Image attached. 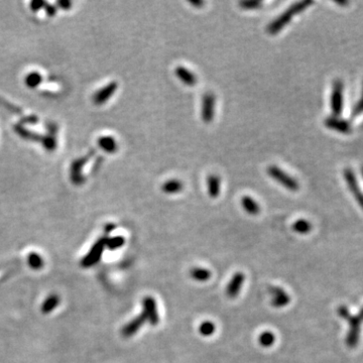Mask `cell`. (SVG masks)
Listing matches in <instances>:
<instances>
[{"mask_svg": "<svg viewBox=\"0 0 363 363\" xmlns=\"http://www.w3.org/2000/svg\"><path fill=\"white\" fill-rule=\"evenodd\" d=\"M114 228H115V225H112V224H109V225L105 226V230H106L107 233H109L110 231H112Z\"/></svg>", "mask_w": 363, "mask_h": 363, "instance_id": "e575fe53", "label": "cell"}, {"mask_svg": "<svg viewBox=\"0 0 363 363\" xmlns=\"http://www.w3.org/2000/svg\"><path fill=\"white\" fill-rule=\"evenodd\" d=\"M324 123L326 127H328L329 129H332V131L334 132L339 133V134L348 135L352 132L351 123L341 117H337V116L332 115L330 117H327Z\"/></svg>", "mask_w": 363, "mask_h": 363, "instance_id": "ba28073f", "label": "cell"}, {"mask_svg": "<svg viewBox=\"0 0 363 363\" xmlns=\"http://www.w3.org/2000/svg\"><path fill=\"white\" fill-rule=\"evenodd\" d=\"M268 174L274 181H276L278 184H280L282 187H284V188L290 190V191L296 192L300 189V185L297 182V180L294 179L289 174H287L286 172H283L277 166H270L268 168Z\"/></svg>", "mask_w": 363, "mask_h": 363, "instance_id": "3957f363", "label": "cell"}, {"mask_svg": "<svg viewBox=\"0 0 363 363\" xmlns=\"http://www.w3.org/2000/svg\"><path fill=\"white\" fill-rule=\"evenodd\" d=\"M190 274L194 279L198 281H206V280H208L211 276V272L209 271H207L205 269H199V268L191 270Z\"/></svg>", "mask_w": 363, "mask_h": 363, "instance_id": "7402d4cb", "label": "cell"}, {"mask_svg": "<svg viewBox=\"0 0 363 363\" xmlns=\"http://www.w3.org/2000/svg\"><path fill=\"white\" fill-rule=\"evenodd\" d=\"M344 180L346 182V184H347L351 194L356 199L358 205L360 206V208L363 211V192L361 191L360 186L358 184V181L356 179V176H355V174L353 173V171L351 169H345V171H344Z\"/></svg>", "mask_w": 363, "mask_h": 363, "instance_id": "52a82bcc", "label": "cell"}, {"mask_svg": "<svg viewBox=\"0 0 363 363\" xmlns=\"http://www.w3.org/2000/svg\"><path fill=\"white\" fill-rule=\"evenodd\" d=\"M336 3H338V4H340V5H347V4H348V2H347V1H337Z\"/></svg>", "mask_w": 363, "mask_h": 363, "instance_id": "d590c367", "label": "cell"}, {"mask_svg": "<svg viewBox=\"0 0 363 363\" xmlns=\"http://www.w3.org/2000/svg\"><path fill=\"white\" fill-rule=\"evenodd\" d=\"M87 162V158H84L82 160H77L72 164L71 167V179L74 182L75 184H81L83 183V177L81 175L82 173V169L84 167V165Z\"/></svg>", "mask_w": 363, "mask_h": 363, "instance_id": "2e32d148", "label": "cell"}, {"mask_svg": "<svg viewBox=\"0 0 363 363\" xmlns=\"http://www.w3.org/2000/svg\"><path fill=\"white\" fill-rule=\"evenodd\" d=\"M42 80H43L42 76L38 72H34L29 74L27 78H25V83H27V85L30 88H36L41 84Z\"/></svg>", "mask_w": 363, "mask_h": 363, "instance_id": "603a6c76", "label": "cell"}, {"mask_svg": "<svg viewBox=\"0 0 363 363\" xmlns=\"http://www.w3.org/2000/svg\"><path fill=\"white\" fill-rule=\"evenodd\" d=\"M361 174H362V177H363V167H362V169H361Z\"/></svg>", "mask_w": 363, "mask_h": 363, "instance_id": "8d00e7d4", "label": "cell"}, {"mask_svg": "<svg viewBox=\"0 0 363 363\" xmlns=\"http://www.w3.org/2000/svg\"><path fill=\"white\" fill-rule=\"evenodd\" d=\"M215 331V325L210 321L203 322L199 327V332L203 336H210Z\"/></svg>", "mask_w": 363, "mask_h": 363, "instance_id": "484cf974", "label": "cell"}, {"mask_svg": "<svg viewBox=\"0 0 363 363\" xmlns=\"http://www.w3.org/2000/svg\"><path fill=\"white\" fill-rule=\"evenodd\" d=\"M343 90L344 84L342 80L337 79L333 83L331 98H330V108L333 116L340 117L343 110Z\"/></svg>", "mask_w": 363, "mask_h": 363, "instance_id": "277c9868", "label": "cell"}, {"mask_svg": "<svg viewBox=\"0 0 363 363\" xmlns=\"http://www.w3.org/2000/svg\"><path fill=\"white\" fill-rule=\"evenodd\" d=\"M145 321H146L145 315L143 313L140 314L138 317L135 318L132 322H129L127 325L124 326V328L122 329V335L124 337H131L135 335L140 329V327L145 323Z\"/></svg>", "mask_w": 363, "mask_h": 363, "instance_id": "4fadbf2b", "label": "cell"}, {"mask_svg": "<svg viewBox=\"0 0 363 363\" xmlns=\"http://www.w3.org/2000/svg\"><path fill=\"white\" fill-rule=\"evenodd\" d=\"M44 5H45V2H43V1H34V2L31 4L32 9H33V10H35V11L39 10V9H40L42 6H44Z\"/></svg>", "mask_w": 363, "mask_h": 363, "instance_id": "4dcf8cb0", "label": "cell"}, {"mask_svg": "<svg viewBox=\"0 0 363 363\" xmlns=\"http://www.w3.org/2000/svg\"><path fill=\"white\" fill-rule=\"evenodd\" d=\"M270 292L273 296L272 305L275 308H281V307L287 306L291 301L290 297L283 292V290L279 288H271Z\"/></svg>", "mask_w": 363, "mask_h": 363, "instance_id": "5bb4252c", "label": "cell"}, {"mask_svg": "<svg viewBox=\"0 0 363 363\" xmlns=\"http://www.w3.org/2000/svg\"><path fill=\"white\" fill-rule=\"evenodd\" d=\"M191 5H193V6H195V7H201V6H203L204 4H205V2H203V1H190L189 2Z\"/></svg>", "mask_w": 363, "mask_h": 363, "instance_id": "d6a6232c", "label": "cell"}, {"mask_svg": "<svg viewBox=\"0 0 363 363\" xmlns=\"http://www.w3.org/2000/svg\"><path fill=\"white\" fill-rule=\"evenodd\" d=\"M362 113H363V84H362V92H361L360 99L356 103V105L353 107L351 115H352V117H356V116H358Z\"/></svg>", "mask_w": 363, "mask_h": 363, "instance_id": "f1b7e54d", "label": "cell"}, {"mask_svg": "<svg viewBox=\"0 0 363 363\" xmlns=\"http://www.w3.org/2000/svg\"><path fill=\"white\" fill-rule=\"evenodd\" d=\"M293 229L294 231L301 233V234H307V233L312 230V224H311V222H309L308 220L300 219L294 223Z\"/></svg>", "mask_w": 363, "mask_h": 363, "instance_id": "44dd1931", "label": "cell"}, {"mask_svg": "<svg viewBox=\"0 0 363 363\" xmlns=\"http://www.w3.org/2000/svg\"><path fill=\"white\" fill-rule=\"evenodd\" d=\"M146 320L149 321V323L153 326L158 325L159 323V314H158V309H157V303H155L154 299L151 297H146L143 299V312H142Z\"/></svg>", "mask_w": 363, "mask_h": 363, "instance_id": "9c48e42d", "label": "cell"}, {"mask_svg": "<svg viewBox=\"0 0 363 363\" xmlns=\"http://www.w3.org/2000/svg\"><path fill=\"white\" fill-rule=\"evenodd\" d=\"M338 314L340 317H342L343 319L347 320L350 324V328H349V333L347 335V339H346V343L348 344L349 347L353 348L357 345L358 340H359V334H360V326L361 323L363 321V309L361 310V312L358 314V316L352 317L350 316L348 310L346 307L341 306L338 309Z\"/></svg>", "mask_w": 363, "mask_h": 363, "instance_id": "7a4b0ae2", "label": "cell"}, {"mask_svg": "<svg viewBox=\"0 0 363 363\" xmlns=\"http://www.w3.org/2000/svg\"><path fill=\"white\" fill-rule=\"evenodd\" d=\"M123 244H124V238L121 237V236H116V237H113V238H108L107 239V242H106V246L109 249H111V250H114L116 248H119Z\"/></svg>", "mask_w": 363, "mask_h": 363, "instance_id": "83f0119b", "label": "cell"}, {"mask_svg": "<svg viewBox=\"0 0 363 363\" xmlns=\"http://www.w3.org/2000/svg\"><path fill=\"white\" fill-rule=\"evenodd\" d=\"M107 239L108 238L105 236L102 237L93 245L89 253L83 258V261L81 263L83 268H90L100 261V257L103 253V250H104V247L106 246Z\"/></svg>", "mask_w": 363, "mask_h": 363, "instance_id": "8992f818", "label": "cell"}, {"mask_svg": "<svg viewBox=\"0 0 363 363\" xmlns=\"http://www.w3.org/2000/svg\"><path fill=\"white\" fill-rule=\"evenodd\" d=\"M275 341V337L272 332H264L261 336H259V343H261L265 347L272 346Z\"/></svg>", "mask_w": 363, "mask_h": 363, "instance_id": "cb8c5ba5", "label": "cell"}, {"mask_svg": "<svg viewBox=\"0 0 363 363\" xmlns=\"http://www.w3.org/2000/svg\"><path fill=\"white\" fill-rule=\"evenodd\" d=\"M262 1H241L238 3V5L241 7V9L244 10H254L259 9L263 6Z\"/></svg>", "mask_w": 363, "mask_h": 363, "instance_id": "4316f807", "label": "cell"}, {"mask_svg": "<svg viewBox=\"0 0 363 363\" xmlns=\"http://www.w3.org/2000/svg\"><path fill=\"white\" fill-rule=\"evenodd\" d=\"M175 74L176 76L179 78V79L182 81V83H184L187 86H195L198 82L197 76L191 72L189 69L183 67V66H179L175 69Z\"/></svg>", "mask_w": 363, "mask_h": 363, "instance_id": "8fae6325", "label": "cell"}, {"mask_svg": "<svg viewBox=\"0 0 363 363\" xmlns=\"http://www.w3.org/2000/svg\"><path fill=\"white\" fill-rule=\"evenodd\" d=\"M241 205L244 210L250 215H257L259 211H261V206L256 203V201L253 198L249 196H244L241 199Z\"/></svg>", "mask_w": 363, "mask_h": 363, "instance_id": "e0dca14e", "label": "cell"}, {"mask_svg": "<svg viewBox=\"0 0 363 363\" xmlns=\"http://www.w3.org/2000/svg\"><path fill=\"white\" fill-rule=\"evenodd\" d=\"M116 90H117V83L116 82L109 83L107 86L103 87L94 95L93 98L94 103L97 105H101L103 103L107 102L111 98V96L116 92Z\"/></svg>", "mask_w": 363, "mask_h": 363, "instance_id": "30bf717a", "label": "cell"}, {"mask_svg": "<svg viewBox=\"0 0 363 363\" xmlns=\"http://www.w3.org/2000/svg\"><path fill=\"white\" fill-rule=\"evenodd\" d=\"M207 190L211 198L215 199L220 195L221 180L217 175H210L207 178Z\"/></svg>", "mask_w": 363, "mask_h": 363, "instance_id": "9a60e30c", "label": "cell"}, {"mask_svg": "<svg viewBox=\"0 0 363 363\" xmlns=\"http://www.w3.org/2000/svg\"><path fill=\"white\" fill-rule=\"evenodd\" d=\"M215 95L211 92L205 93L202 98L201 106V118L202 120L209 124L213 121L215 116Z\"/></svg>", "mask_w": 363, "mask_h": 363, "instance_id": "5b68a950", "label": "cell"}, {"mask_svg": "<svg viewBox=\"0 0 363 363\" xmlns=\"http://www.w3.org/2000/svg\"><path fill=\"white\" fill-rule=\"evenodd\" d=\"M184 189V184L180 180H169L163 184L162 190L166 194H177Z\"/></svg>", "mask_w": 363, "mask_h": 363, "instance_id": "ac0fdd59", "label": "cell"}, {"mask_svg": "<svg viewBox=\"0 0 363 363\" xmlns=\"http://www.w3.org/2000/svg\"><path fill=\"white\" fill-rule=\"evenodd\" d=\"M46 6V12L49 14V15H54L56 13V9L51 6V5H45Z\"/></svg>", "mask_w": 363, "mask_h": 363, "instance_id": "1f68e13d", "label": "cell"}, {"mask_svg": "<svg viewBox=\"0 0 363 363\" xmlns=\"http://www.w3.org/2000/svg\"><path fill=\"white\" fill-rule=\"evenodd\" d=\"M59 303H60V298L57 295H51V296L47 297V299L44 302L43 307H42L43 313L47 314V313L51 312V311L57 308Z\"/></svg>", "mask_w": 363, "mask_h": 363, "instance_id": "ffe728a7", "label": "cell"}, {"mask_svg": "<svg viewBox=\"0 0 363 363\" xmlns=\"http://www.w3.org/2000/svg\"><path fill=\"white\" fill-rule=\"evenodd\" d=\"M59 5H62L63 7H65L66 9H68V7H67V6H70V5H71V3H70L69 1H60V2H59Z\"/></svg>", "mask_w": 363, "mask_h": 363, "instance_id": "836d02e7", "label": "cell"}, {"mask_svg": "<svg viewBox=\"0 0 363 363\" xmlns=\"http://www.w3.org/2000/svg\"><path fill=\"white\" fill-rule=\"evenodd\" d=\"M98 144L103 150H105L106 152H109V153L115 152L118 148V144H117L115 138L112 137V136H102V137H100L98 139Z\"/></svg>", "mask_w": 363, "mask_h": 363, "instance_id": "d6986e66", "label": "cell"}, {"mask_svg": "<svg viewBox=\"0 0 363 363\" xmlns=\"http://www.w3.org/2000/svg\"><path fill=\"white\" fill-rule=\"evenodd\" d=\"M243 281H244V274L242 272H236L233 275L226 290L227 296L229 298H235L240 292V288Z\"/></svg>", "mask_w": 363, "mask_h": 363, "instance_id": "7c38bea8", "label": "cell"}, {"mask_svg": "<svg viewBox=\"0 0 363 363\" xmlns=\"http://www.w3.org/2000/svg\"><path fill=\"white\" fill-rule=\"evenodd\" d=\"M313 4H314L313 1H308V0H306V1H300V2L294 3L286 11L281 13L278 17H276L274 20H272L268 25V28H267L268 33L272 36L277 35L281 30H283L290 23L294 15L305 11L309 6L313 5Z\"/></svg>", "mask_w": 363, "mask_h": 363, "instance_id": "6da1fadb", "label": "cell"}, {"mask_svg": "<svg viewBox=\"0 0 363 363\" xmlns=\"http://www.w3.org/2000/svg\"><path fill=\"white\" fill-rule=\"evenodd\" d=\"M29 265L34 270H40L44 266L43 258L37 253H31L29 255Z\"/></svg>", "mask_w": 363, "mask_h": 363, "instance_id": "d4e9b609", "label": "cell"}, {"mask_svg": "<svg viewBox=\"0 0 363 363\" xmlns=\"http://www.w3.org/2000/svg\"><path fill=\"white\" fill-rule=\"evenodd\" d=\"M42 142L44 144V146L47 149V150H54L56 148V140L51 137V136H45L42 139Z\"/></svg>", "mask_w": 363, "mask_h": 363, "instance_id": "f546056e", "label": "cell"}]
</instances>
